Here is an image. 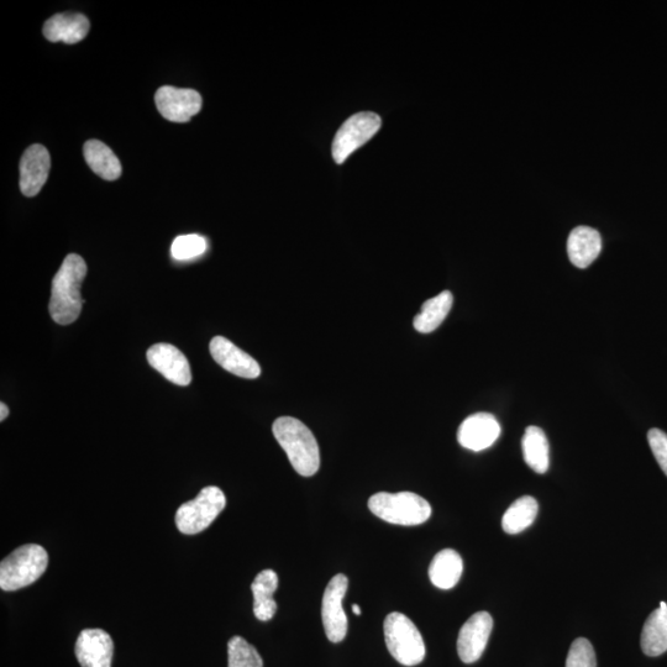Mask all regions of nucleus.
Listing matches in <instances>:
<instances>
[{
    "label": "nucleus",
    "instance_id": "nucleus-15",
    "mask_svg": "<svg viewBox=\"0 0 667 667\" xmlns=\"http://www.w3.org/2000/svg\"><path fill=\"white\" fill-rule=\"evenodd\" d=\"M75 651L82 667H112L113 639L102 629L82 630Z\"/></svg>",
    "mask_w": 667,
    "mask_h": 667
},
{
    "label": "nucleus",
    "instance_id": "nucleus-2",
    "mask_svg": "<svg viewBox=\"0 0 667 667\" xmlns=\"http://www.w3.org/2000/svg\"><path fill=\"white\" fill-rule=\"evenodd\" d=\"M272 432L297 474L304 477L317 474L320 467L319 446L306 424L296 418L281 417L273 423Z\"/></svg>",
    "mask_w": 667,
    "mask_h": 667
},
{
    "label": "nucleus",
    "instance_id": "nucleus-19",
    "mask_svg": "<svg viewBox=\"0 0 667 667\" xmlns=\"http://www.w3.org/2000/svg\"><path fill=\"white\" fill-rule=\"evenodd\" d=\"M278 588V576L273 570L261 571L251 585L254 595L255 617L261 622H269L277 612V603L273 595Z\"/></svg>",
    "mask_w": 667,
    "mask_h": 667
},
{
    "label": "nucleus",
    "instance_id": "nucleus-21",
    "mask_svg": "<svg viewBox=\"0 0 667 667\" xmlns=\"http://www.w3.org/2000/svg\"><path fill=\"white\" fill-rule=\"evenodd\" d=\"M84 159L103 180L115 181L122 176V165L114 152L98 140H89L83 147Z\"/></svg>",
    "mask_w": 667,
    "mask_h": 667
},
{
    "label": "nucleus",
    "instance_id": "nucleus-14",
    "mask_svg": "<svg viewBox=\"0 0 667 667\" xmlns=\"http://www.w3.org/2000/svg\"><path fill=\"white\" fill-rule=\"evenodd\" d=\"M50 166V154L44 146L35 144L24 152L20 161V189L24 196H38L49 177Z\"/></svg>",
    "mask_w": 667,
    "mask_h": 667
},
{
    "label": "nucleus",
    "instance_id": "nucleus-25",
    "mask_svg": "<svg viewBox=\"0 0 667 667\" xmlns=\"http://www.w3.org/2000/svg\"><path fill=\"white\" fill-rule=\"evenodd\" d=\"M228 658V667H264L259 651L241 637L229 640Z\"/></svg>",
    "mask_w": 667,
    "mask_h": 667
},
{
    "label": "nucleus",
    "instance_id": "nucleus-9",
    "mask_svg": "<svg viewBox=\"0 0 667 667\" xmlns=\"http://www.w3.org/2000/svg\"><path fill=\"white\" fill-rule=\"evenodd\" d=\"M155 101L162 117L173 123L189 122L201 112L203 105L201 94L197 91L170 86L160 88Z\"/></svg>",
    "mask_w": 667,
    "mask_h": 667
},
{
    "label": "nucleus",
    "instance_id": "nucleus-12",
    "mask_svg": "<svg viewBox=\"0 0 667 667\" xmlns=\"http://www.w3.org/2000/svg\"><path fill=\"white\" fill-rule=\"evenodd\" d=\"M209 349L215 362L230 374L248 380H254L261 375V367L257 361L224 336H215L210 341Z\"/></svg>",
    "mask_w": 667,
    "mask_h": 667
},
{
    "label": "nucleus",
    "instance_id": "nucleus-26",
    "mask_svg": "<svg viewBox=\"0 0 667 667\" xmlns=\"http://www.w3.org/2000/svg\"><path fill=\"white\" fill-rule=\"evenodd\" d=\"M207 251V240L201 235H182L173 241L171 254L177 261H188L202 256Z\"/></svg>",
    "mask_w": 667,
    "mask_h": 667
},
{
    "label": "nucleus",
    "instance_id": "nucleus-22",
    "mask_svg": "<svg viewBox=\"0 0 667 667\" xmlns=\"http://www.w3.org/2000/svg\"><path fill=\"white\" fill-rule=\"evenodd\" d=\"M454 297L449 291L438 294L437 297L424 302L422 311L414 318V328L417 332L428 334L437 330L453 308Z\"/></svg>",
    "mask_w": 667,
    "mask_h": 667
},
{
    "label": "nucleus",
    "instance_id": "nucleus-17",
    "mask_svg": "<svg viewBox=\"0 0 667 667\" xmlns=\"http://www.w3.org/2000/svg\"><path fill=\"white\" fill-rule=\"evenodd\" d=\"M89 20L82 14H56L44 25L45 38L51 42H65L73 45L86 39Z\"/></svg>",
    "mask_w": 667,
    "mask_h": 667
},
{
    "label": "nucleus",
    "instance_id": "nucleus-3",
    "mask_svg": "<svg viewBox=\"0 0 667 667\" xmlns=\"http://www.w3.org/2000/svg\"><path fill=\"white\" fill-rule=\"evenodd\" d=\"M47 565L49 555L41 545L20 546L0 564V588L10 592L33 585L45 574Z\"/></svg>",
    "mask_w": 667,
    "mask_h": 667
},
{
    "label": "nucleus",
    "instance_id": "nucleus-7",
    "mask_svg": "<svg viewBox=\"0 0 667 667\" xmlns=\"http://www.w3.org/2000/svg\"><path fill=\"white\" fill-rule=\"evenodd\" d=\"M381 118L376 113H357L340 126L333 141V157L336 164H344L348 157L364 146L380 130Z\"/></svg>",
    "mask_w": 667,
    "mask_h": 667
},
{
    "label": "nucleus",
    "instance_id": "nucleus-8",
    "mask_svg": "<svg viewBox=\"0 0 667 667\" xmlns=\"http://www.w3.org/2000/svg\"><path fill=\"white\" fill-rule=\"evenodd\" d=\"M349 580L339 574L330 580L325 588L322 603V619L325 634L332 643H340L348 634V617L343 608V601L348 592Z\"/></svg>",
    "mask_w": 667,
    "mask_h": 667
},
{
    "label": "nucleus",
    "instance_id": "nucleus-1",
    "mask_svg": "<svg viewBox=\"0 0 667 667\" xmlns=\"http://www.w3.org/2000/svg\"><path fill=\"white\" fill-rule=\"evenodd\" d=\"M87 276V265L80 255L70 254L52 281L49 311L60 325L75 323L82 312L81 287Z\"/></svg>",
    "mask_w": 667,
    "mask_h": 667
},
{
    "label": "nucleus",
    "instance_id": "nucleus-28",
    "mask_svg": "<svg viewBox=\"0 0 667 667\" xmlns=\"http://www.w3.org/2000/svg\"><path fill=\"white\" fill-rule=\"evenodd\" d=\"M648 441L656 461L667 476V434L660 429H651L648 433Z\"/></svg>",
    "mask_w": 667,
    "mask_h": 667
},
{
    "label": "nucleus",
    "instance_id": "nucleus-6",
    "mask_svg": "<svg viewBox=\"0 0 667 667\" xmlns=\"http://www.w3.org/2000/svg\"><path fill=\"white\" fill-rule=\"evenodd\" d=\"M227 506V498L219 487L203 488L193 501L183 503L176 513V525L181 533H202Z\"/></svg>",
    "mask_w": 667,
    "mask_h": 667
},
{
    "label": "nucleus",
    "instance_id": "nucleus-4",
    "mask_svg": "<svg viewBox=\"0 0 667 667\" xmlns=\"http://www.w3.org/2000/svg\"><path fill=\"white\" fill-rule=\"evenodd\" d=\"M369 508L382 521L404 527L423 524L432 516L428 501L413 492L376 493L369 500Z\"/></svg>",
    "mask_w": 667,
    "mask_h": 667
},
{
    "label": "nucleus",
    "instance_id": "nucleus-10",
    "mask_svg": "<svg viewBox=\"0 0 667 667\" xmlns=\"http://www.w3.org/2000/svg\"><path fill=\"white\" fill-rule=\"evenodd\" d=\"M493 619L490 613L477 612L460 629L458 653L465 664H474L479 660L491 637Z\"/></svg>",
    "mask_w": 667,
    "mask_h": 667
},
{
    "label": "nucleus",
    "instance_id": "nucleus-13",
    "mask_svg": "<svg viewBox=\"0 0 667 667\" xmlns=\"http://www.w3.org/2000/svg\"><path fill=\"white\" fill-rule=\"evenodd\" d=\"M501 435V425L490 413H476L461 423L458 440L462 448L482 451L491 448Z\"/></svg>",
    "mask_w": 667,
    "mask_h": 667
},
{
    "label": "nucleus",
    "instance_id": "nucleus-16",
    "mask_svg": "<svg viewBox=\"0 0 667 667\" xmlns=\"http://www.w3.org/2000/svg\"><path fill=\"white\" fill-rule=\"evenodd\" d=\"M602 250V239L596 229L579 227L571 231L567 240V254L572 265L586 269L595 262Z\"/></svg>",
    "mask_w": 667,
    "mask_h": 667
},
{
    "label": "nucleus",
    "instance_id": "nucleus-29",
    "mask_svg": "<svg viewBox=\"0 0 667 667\" xmlns=\"http://www.w3.org/2000/svg\"><path fill=\"white\" fill-rule=\"evenodd\" d=\"M9 408L5 406V403L0 404V420H3L8 417Z\"/></svg>",
    "mask_w": 667,
    "mask_h": 667
},
{
    "label": "nucleus",
    "instance_id": "nucleus-27",
    "mask_svg": "<svg viewBox=\"0 0 667 667\" xmlns=\"http://www.w3.org/2000/svg\"><path fill=\"white\" fill-rule=\"evenodd\" d=\"M566 667H597L595 649L587 639L579 638L572 643Z\"/></svg>",
    "mask_w": 667,
    "mask_h": 667
},
{
    "label": "nucleus",
    "instance_id": "nucleus-24",
    "mask_svg": "<svg viewBox=\"0 0 667 667\" xmlns=\"http://www.w3.org/2000/svg\"><path fill=\"white\" fill-rule=\"evenodd\" d=\"M539 504L532 496L518 498L511 504L502 518V528L507 534L522 533L538 516Z\"/></svg>",
    "mask_w": 667,
    "mask_h": 667
},
{
    "label": "nucleus",
    "instance_id": "nucleus-5",
    "mask_svg": "<svg viewBox=\"0 0 667 667\" xmlns=\"http://www.w3.org/2000/svg\"><path fill=\"white\" fill-rule=\"evenodd\" d=\"M388 651L399 664L416 666L425 658V644L416 624L402 613L388 614L383 624Z\"/></svg>",
    "mask_w": 667,
    "mask_h": 667
},
{
    "label": "nucleus",
    "instance_id": "nucleus-11",
    "mask_svg": "<svg viewBox=\"0 0 667 667\" xmlns=\"http://www.w3.org/2000/svg\"><path fill=\"white\" fill-rule=\"evenodd\" d=\"M147 361L168 381L178 386H188L192 381L191 366L187 357L176 346L156 344L147 351Z\"/></svg>",
    "mask_w": 667,
    "mask_h": 667
},
{
    "label": "nucleus",
    "instance_id": "nucleus-23",
    "mask_svg": "<svg viewBox=\"0 0 667 667\" xmlns=\"http://www.w3.org/2000/svg\"><path fill=\"white\" fill-rule=\"evenodd\" d=\"M523 456L527 465L537 474H545L550 466L549 441L538 427L525 429L522 439Z\"/></svg>",
    "mask_w": 667,
    "mask_h": 667
},
{
    "label": "nucleus",
    "instance_id": "nucleus-18",
    "mask_svg": "<svg viewBox=\"0 0 667 667\" xmlns=\"http://www.w3.org/2000/svg\"><path fill=\"white\" fill-rule=\"evenodd\" d=\"M464 571L461 556L455 550L445 549L435 555L429 567V579L440 590H451L458 585Z\"/></svg>",
    "mask_w": 667,
    "mask_h": 667
},
{
    "label": "nucleus",
    "instance_id": "nucleus-30",
    "mask_svg": "<svg viewBox=\"0 0 667 667\" xmlns=\"http://www.w3.org/2000/svg\"><path fill=\"white\" fill-rule=\"evenodd\" d=\"M353 611L356 614V616H361V608L359 607V605H354Z\"/></svg>",
    "mask_w": 667,
    "mask_h": 667
},
{
    "label": "nucleus",
    "instance_id": "nucleus-20",
    "mask_svg": "<svg viewBox=\"0 0 667 667\" xmlns=\"http://www.w3.org/2000/svg\"><path fill=\"white\" fill-rule=\"evenodd\" d=\"M640 645L645 655L659 656L667 651V605L660 602V607L651 612L644 624Z\"/></svg>",
    "mask_w": 667,
    "mask_h": 667
}]
</instances>
